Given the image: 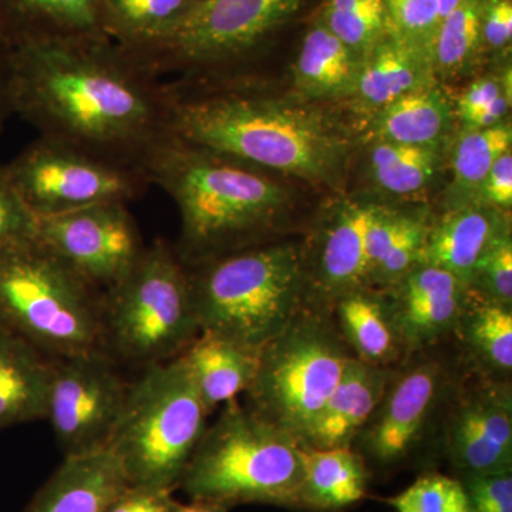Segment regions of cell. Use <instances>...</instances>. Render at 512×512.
<instances>
[{"mask_svg": "<svg viewBox=\"0 0 512 512\" xmlns=\"http://www.w3.org/2000/svg\"><path fill=\"white\" fill-rule=\"evenodd\" d=\"M36 238V217L10 181L0 163V252Z\"/></svg>", "mask_w": 512, "mask_h": 512, "instance_id": "cell-39", "label": "cell"}, {"mask_svg": "<svg viewBox=\"0 0 512 512\" xmlns=\"http://www.w3.org/2000/svg\"><path fill=\"white\" fill-rule=\"evenodd\" d=\"M470 292L490 301L512 305V237L511 229L494 239L473 272Z\"/></svg>", "mask_w": 512, "mask_h": 512, "instance_id": "cell-37", "label": "cell"}, {"mask_svg": "<svg viewBox=\"0 0 512 512\" xmlns=\"http://www.w3.org/2000/svg\"><path fill=\"white\" fill-rule=\"evenodd\" d=\"M200 0H103L110 39L130 46L174 29Z\"/></svg>", "mask_w": 512, "mask_h": 512, "instance_id": "cell-31", "label": "cell"}, {"mask_svg": "<svg viewBox=\"0 0 512 512\" xmlns=\"http://www.w3.org/2000/svg\"><path fill=\"white\" fill-rule=\"evenodd\" d=\"M10 96L39 137L146 174L173 138L168 83L113 40L13 50Z\"/></svg>", "mask_w": 512, "mask_h": 512, "instance_id": "cell-1", "label": "cell"}, {"mask_svg": "<svg viewBox=\"0 0 512 512\" xmlns=\"http://www.w3.org/2000/svg\"><path fill=\"white\" fill-rule=\"evenodd\" d=\"M100 329V345L146 367L175 359L197 338L187 266L163 239L100 296Z\"/></svg>", "mask_w": 512, "mask_h": 512, "instance_id": "cell-9", "label": "cell"}, {"mask_svg": "<svg viewBox=\"0 0 512 512\" xmlns=\"http://www.w3.org/2000/svg\"><path fill=\"white\" fill-rule=\"evenodd\" d=\"M313 15L362 60L393 28L386 0H319Z\"/></svg>", "mask_w": 512, "mask_h": 512, "instance_id": "cell-33", "label": "cell"}, {"mask_svg": "<svg viewBox=\"0 0 512 512\" xmlns=\"http://www.w3.org/2000/svg\"><path fill=\"white\" fill-rule=\"evenodd\" d=\"M394 372L390 367L367 365L353 357L302 447L318 450L353 447L356 437L382 402Z\"/></svg>", "mask_w": 512, "mask_h": 512, "instance_id": "cell-20", "label": "cell"}, {"mask_svg": "<svg viewBox=\"0 0 512 512\" xmlns=\"http://www.w3.org/2000/svg\"><path fill=\"white\" fill-rule=\"evenodd\" d=\"M504 77L491 76L483 77L471 84L470 87L461 94L457 101L456 113L461 124L466 123L471 117L476 116L485 107L490 106L495 100L500 99L503 94L511 93V72L510 69L503 74Z\"/></svg>", "mask_w": 512, "mask_h": 512, "instance_id": "cell-42", "label": "cell"}, {"mask_svg": "<svg viewBox=\"0 0 512 512\" xmlns=\"http://www.w3.org/2000/svg\"><path fill=\"white\" fill-rule=\"evenodd\" d=\"M434 76L430 53L392 28L362 60L349 97L356 109L375 116L404 94L434 83Z\"/></svg>", "mask_w": 512, "mask_h": 512, "instance_id": "cell-19", "label": "cell"}, {"mask_svg": "<svg viewBox=\"0 0 512 512\" xmlns=\"http://www.w3.org/2000/svg\"><path fill=\"white\" fill-rule=\"evenodd\" d=\"M36 239L100 295L123 281L146 249L121 202L36 218Z\"/></svg>", "mask_w": 512, "mask_h": 512, "instance_id": "cell-12", "label": "cell"}, {"mask_svg": "<svg viewBox=\"0 0 512 512\" xmlns=\"http://www.w3.org/2000/svg\"><path fill=\"white\" fill-rule=\"evenodd\" d=\"M173 493L164 488L128 485L104 512H175L180 503Z\"/></svg>", "mask_w": 512, "mask_h": 512, "instance_id": "cell-41", "label": "cell"}, {"mask_svg": "<svg viewBox=\"0 0 512 512\" xmlns=\"http://www.w3.org/2000/svg\"><path fill=\"white\" fill-rule=\"evenodd\" d=\"M481 42L485 52L505 53L512 42V0H490L484 10Z\"/></svg>", "mask_w": 512, "mask_h": 512, "instance_id": "cell-43", "label": "cell"}, {"mask_svg": "<svg viewBox=\"0 0 512 512\" xmlns=\"http://www.w3.org/2000/svg\"><path fill=\"white\" fill-rule=\"evenodd\" d=\"M200 332L261 350L306 308L305 252L269 244L187 266Z\"/></svg>", "mask_w": 512, "mask_h": 512, "instance_id": "cell-4", "label": "cell"}, {"mask_svg": "<svg viewBox=\"0 0 512 512\" xmlns=\"http://www.w3.org/2000/svg\"><path fill=\"white\" fill-rule=\"evenodd\" d=\"M430 225L424 215L400 211L396 227L369 276V288H389L419 264Z\"/></svg>", "mask_w": 512, "mask_h": 512, "instance_id": "cell-35", "label": "cell"}, {"mask_svg": "<svg viewBox=\"0 0 512 512\" xmlns=\"http://www.w3.org/2000/svg\"><path fill=\"white\" fill-rule=\"evenodd\" d=\"M444 446L458 476L512 471L510 380L480 376L464 387L448 414Z\"/></svg>", "mask_w": 512, "mask_h": 512, "instance_id": "cell-15", "label": "cell"}, {"mask_svg": "<svg viewBox=\"0 0 512 512\" xmlns=\"http://www.w3.org/2000/svg\"><path fill=\"white\" fill-rule=\"evenodd\" d=\"M470 512H512V471L461 474Z\"/></svg>", "mask_w": 512, "mask_h": 512, "instance_id": "cell-40", "label": "cell"}, {"mask_svg": "<svg viewBox=\"0 0 512 512\" xmlns=\"http://www.w3.org/2000/svg\"><path fill=\"white\" fill-rule=\"evenodd\" d=\"M259 352L215 333L200 332L177 357L211 412L247 392L258 369Z\"/></svg>", "mask_w": 512, "mask_h": 512, "instance_id": "cell-23", "label": "cell"}, {"mask_svg": "<svg viewBox=\"0 0 512 512\" xmlns=\"http://www.w3.org/2000/svg\"><path fill=\"white\" fill-rule=\"evenodd\" d=\"M510 124L464 131L454 147L453 177L446 191V211L477 204L478 194L495 161L511 150Z\"/></svg>", "mask_w": 512, "mask_h": 512, "instance_id": "cell-30", "label": "cell"}, {"mask_svg": "<svg viewBox=\"0 0 512 512\" xmlns=\"http://www.w3.org/2000/svg\"><path fill=\"white\" fill-rule=\"evenodd\" d=\"M127 387L100 349L53 363L46 419L66 457L109 446Z\"/></svg>", "mask_w": 512, "mask_h": 512, "instance_id": "cell-13", "label": "cell"}, {"mask_svg": "<svg viewBox=\"0 0 512 512\" xmlns=\"http://www.w3.org/2000/svg\"><path fill=\"white\" fill-rule=\"evenodd\" d=\"M202 403L180 357L146 367L128 384L109 450L128 484L174 491L207 430Z\"/></svg>", "mask_w": 512, "mask_h": 512, "instance_id": "cell-7", "label": "cell"}, {"mask_svg": "<svg viewBox=\"0 0 512 512\" xmlns=\"http://www.w3.org/2000/svg\"><path fill=\"white\" fill-rule=\"evenodd\" d=\"M53 363L0 326V429L46 419Z\"/></svg>", "mask_w": 512, "mask_h": 512, "instance_id": "cell-24", "label": "cell"}, {"mask_svg": "<svg viewBox=\"0 0 512 512\" xmlns=\"http://www.w3.org/2000/svg\"><path fill=\"white\" fill-rule=\"evenodd\" d=\"M147 175L180 212L175 252L185 266L258 245L288 210V191L266 171L174 136Z\"/></svg>", "mask_w": 512, "mask_h": 512, "instance_id": "cell-3", "label": "cell"}, {"mask_svg": "<svg viewBox=\"0 0 512 512\" xmlns=\"http://www.w3.org/2000/svg\"><path fill=\"white\" fill-rule=\"evenodd\" d=\"M488 2L490 0H461L440 23L431 49L434 73L458 76L484 55L481 25Z\"/></svg>", "mask_w": 512, "mask_h": 512, "instance_id": "cell-32", "label": "cell"}, {"mask_svg": "<svg viewBox=\"0 0 512 512\" xmlns=\"http://www.w3.org/2000/svg\"><path fill=\"white\" fill-rule=\"evenodd\" d=\"M332 309L340 336L360 362L393 369L406 356L383 291L356 289L336 299Z\"/></svg>", "mask_w": 512, "mask_h": 512, "instance_id": "cell-25", "label": "cell"}, {"mask_svg": "<svg viewBox=\"0 0 512 512\" xmlns=\"http://www.w3.org/2000/svg\"><path fill=\"white\" fill-rule=\"evenodd\" d=\"M100 296L36 238L0 252V326L43 355L100 349Z\"/></svg>", "mask_w": 512, "mask_h": 512, "instance_id": "cell-8", "label": "cell"}, {"mask_svg": "<svg viewBox=\"0 0 512 512\" xmlns=\"http://www.w3.org/2000/svg\"><path fill=\"white\" fill-rule=\"evenodd\" d=\"M375 204L340 202L320 228L312 272L306 274V308L329 312L345 293L367 286V228Z\"/></svg>", "mask_w": 512, "mask_h": 512, "instance_id": "cell-17", "label": "cell"}, {"mask_svg": "<svg viewBox=\"0 0 512 512\" xmlns=\"http://www.w3.org/2000/svg\"><path fill=\"white\" fill-rule=\"evenodd\" d=\"M360 66L362 59L312 13L293 60L296 90L308 99L349 97Z\"/></svg>", "mask_w": 512, "mask_h": 512, "instance_id": "cell-27", "label": "cell"}, {"mask_svg": "<svg viewBox=\"0 0 512 512\" xmlns=\"http://www.w3.org/2000/svg\"><path fill=\"white\" fill-rule=\"evenodd\" d=\"M200 2H201V0H200Z\"/></svg>", "mask_w": 512, "mask_h": 512, "instance_id": "cell-47", "label": "cell"}, {"mask_svg": "<svg viewBox=\"0 0 512 512\" xmlns=\"http://www.w3.org/2000/svg\"><path fill=\"white\" fill-rule=\"evenodd\" d=\"M439 150L430 147L375 141L370 168L376 184L397 197L423 191L439 168Z\"/></svg>", "mask_w": 512, "mask_h": 512, "instance_id": "cell-34", "label": "cell"}, {"mask_svg": "<svg viewBox=\"0 0 512 512\" xmlns=\"http://www.w3.org/2000/svg\"><path fill=\"white\" fill-rule=\"evenodd\" d=\"M477 204L495 210H510L512 205V154L511 150L495 161L491 170L488 171Z\"/></svg>", "mask_w": 512, "mask_h": 512, "instance_id": "cell-44", "label": "cell"}, {"mask_svg": "<svg viewBox=\"0 0 512 512\" xmlns=\"http://www.w3.org/2000/svg\"><path fill=\"white\" fill-rule=\"evenodd\" d=\"M167 83L178 140L264 171L342 185L349 140L319 111L293 106L242 79Z\"/></svg>", "mask_w": 512, "mask_h": 512, "instance_id": "cell-2", "label": "cell"}, {"mask_svg": "<svg viewBox=\"0 0 512 512\" xmlns=\"http://www.w3.org/2000/svg\"><path fill=\"white\" fill-rule=\"evenodd\" d=\"M0 35L13 50L111 40L103 0H0Z\"/></svg>", "mask_w": 512, "mask_h": 512, "instance_id": "cell-18", "label": "cell"}, {"mask_svg": "<svg viewBox=\"0 0 512 512\" xmlns=\"http://www.w3.org/2000/svg\"><path fill=\"white\" fill-rule=\"evenodd\" d=\"M13 49L0 35V138L6 123L13 116L12 96H10V79H12Z\"/></svg>", "mask_w": 512, "mask_h": 512, "instance_id": "cell-45", "label": "cell"}, {"mask_svg": "<svg viewBox=\"0 0 512 512\" xmlns=\"http://www.w3.org/2000/svg\"><path fill=\"white\" fill-rule=\"evenodd\" d=\"M453 119V107L436 83L404 94L373 116L375 141L439 147Z\"/></svg>", "mask_w": 512, "mask_h": 512, "instance_id": "cell-29", "label": "cell"}, {"mask_svg": "<svg viewBox=\"0 0 512 512\" xmlns=\"http://www.w3.org/2000/svg\"><path fill=\"white\" fill-rule=\"evenodd\" d=\"M302 446L237 400L207 427L178 488L190 500L298 508Z\"/></svg>", "mask_w": 512, "mask_h": 512, "instance_id": "cell-6", "label": "cell"}, {"mask_svg": "<svg viewBox=\"0 0 512 512\" xmlns=\"http://www.w3.org/2000/svg\"><path fill=\"white\" fill-rule=\"evenodd\" d=\"M228 508L224 505L211 503L204 500H190L187 504H178L175 512H228Z\"/></svg>", "mask_w": 512, "mask_h": 512, "instance_id": "cell-46", "label": "cell"}, {"mask_svg": "<svg viewBox=\"0 0 512 512\" xmlns=\"http://www.w3.org/2000/svg\"><path fill=\"white\" fill-rule=\"evenodd\" d=\"M387 503L396 512H470L466 491L458 478L427 471Z\"/></svg>", "mask_w": 512, "mask_h": 512, "instance_id": "cell-36", "label": "cell"}, {"mask_svg": "<svg viewBox=\"0 0 512 512\" xmlns=\"http://www.w3.org/2000/svg\"><path fill=\"white\" fill-rule=\"evenodd\" d=\"M6 170L36 218L107 202L128 205L151 185L144 171L100 160L43 137L6 163Z\"/></svg>", "mask_w": 512, "mask_h": 512, "instance_id": "cell-11", "label": "cell"}, {"mask_svg": "<svg viewBox=\"0 0 512 512\" xmlns=\"http://www.w3.org/2000/svg\"><path fill=\"white\" fill-rule=\"evenodd\" d=\"M454 335L480 376L510 380L512 372V305L468 293Z\"/></svg>", "mask_w": 512, "mask_h": 512, "instance_id": "cell-28", "label": "cell"}, {"mask_svg": "<svg viewBox=\"0 0 512 512\" xmlns=\"http://www.w3.org/2000/svg\"><path fill=\"white\" fill-rule=\"evenodd\" d=\"M128 485L109 448L67 456L26 512H104Z\"/></svg>", "mask_w": 512, "mask_h": 512, "instance_id": "cell-21", "label": "cell"}, {"mask_svg": "<svg viewBox=\"0 0 512 512\" xmlns=\"http://www.w3.org/2000/svg\"><path fill=\"white\" fill-rule=\"evenodd\" d=\"M383 293L404 352L413 355L454 335L470 289L444 269L417 264Z\"/></svg>", "mask_w": 512, "mask_h": 512, "instance_id": "cell-16", "label": "cell"}, {"mask_svg": "<svg viewBox=\"0 0 512 512\" xmlns=\"http://www.w3.org/2000/svg\"><path fill=\"white\" fill-rule=\"evenodd\" d=\"M313 0H201L157 39L121 46L134 63L164 82H227L239 76Z\"/></svg>", "mask_w": 512, "mask_h": 512, "instance_id": "cell-5", "label": "cell"}, {"mask_svg": "<svg viewBox=\"0 0 512 512\" xmlns=\"http://www.w3.org/2000/svg\"><path fill=\"white\" fill-rule=\"evenodd\" d=\"M508 229L511 225L505 211L485 205L446 211L436 224L430 225L419 264L444 269L468 288L485 249Z\"/></svg>", "mask_w": 512, "mask_h": 512, "instance_id": "cell-22", "label": "cell"}, {"mask_svg": "<svg viewBox=\"0 0 512 512\" xmlns=\"http://www.w3.org/2000/svg\"><path fill=\"white\" fill-rule=\"evenodd\" d=\"M303 478L299 510L340 512L365 500L369 466L353 447H302Z\"/></svg>", "mask_w": 512, "mask_h": 512, "instance_id": "cell-26", "label": "cell"}, {"mask_svg": "<svg viewBox=\"0 0 512 512\" xmlns=\"http://www.w3.org/2000/svg\"><path fill=\"white\" fill-rule=\"evenodd\" d=\"M353 357L328 313L305 308L259 352L248 407L302 446Z\"/></svg>", "mask_w": 512, "mask_h": 512, "instance_id": "cell-10", "label": "cell"}, {"mask_svg": "<svg viewBox=\"0 0 512 512\" xmlns=\"http://www.w3.org/2000/svg\"><path fill=\"white\" fill-rule=\"evenodd\" d=\"M394 30L431 55L441 23L437 0H386Z\"/></svg>", "mask_w": 512, "mask_h": 512, "instance_id": "cell-38", "label": "cell"}, {"mask_svg": "<svg viewBox=\"0 0 512 512\" xmlns=\"http://www.w3.org/2000/svg\"><path fill=\"white\" fill-rule=\"evenodd\" d=\"M448 375L439 360L394 372L382 402L356 437L353 448L380 468L404 463L423 439L446 392Z\"/></svg>", "mask_w": 512, "mask_h": 512, "instance_id": "cell-14", "label": "cell"}]
</instances>
